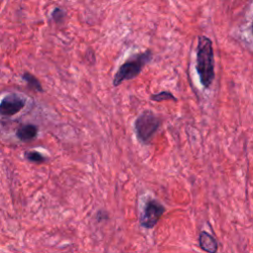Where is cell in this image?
<instances>
[{
	"label": "cell",
	"instance_id": "5b68a950",
	"mask_svg": "<svg viewBox=\"0 0 253 253\" xmlns=\"http://www.w3.org/2000/svg\"><path fill=\"white\" fill-rule=\"evenodd\" d=\"M26 105L24 98L17 94H9L4 97L0 103V115L12 117L19 113Z\"/></svg>",
	"mask_w": 253,
	"mask_h": 253
},
{
	"label": "cell",
	"instance_id": "30bf717a",
	"mask_svg": "<svg viewBox=\"0 0 253 253\" xmlns=\"http://www.w3.org/2000/svg\"><path fill=\"white\" fill-rule=\"evenodd\" d=\"M25 156L28 160L36 163H42L46 160L44 156H42L40 152H37V151H28L25 153Z\"/></svg>",
	"mask_w": 253,
	"mask_h": 253
},
{
	"label": "cell",
	"instance_id": "9c48e42d",
	"mask_svg": "<svg viewBox=\"0 0 253 253\" xmlns=\"http://www.w3.org/2000/svg\"><path fill=\"white\" fill-rule=\"evenodd\" d=\"M150 100L155 102H162V101H177V98L169 91H161L160 93L153 94L150 96Z\"/></svg>",
	"mask_w": 253,
	"mask_h": 253
},
{
	"label": "cell",
	"instance_id": "277c9868",
	"mask_svg": "<svg viewBox=\"0 0 253 253\" xmlns=\"http://www.w3.org/2000/svg\"><path fill=\"white\" fill-rule=\"evenodd\" d=\"M165 212V208L155 200H149L140 217V225L144 228H153L162 214Z\"/></svg>",
	"mask_w": 253,
	"mask_h": 253
},
{
	"label": "cell",
	"instance_id": "8fae6325",
	"mask_svg": "<svg viewBox=\"0 0 253 253\" xmlns=\"http://www.w3.org/2000/svg\"><path fill=\"white\" fill-rule=\"evenodd\" d=\"M64 15H65V13H64V11H63L62 9H60V8H55V9L52 11V13H51V18H52V20H53L55 23H61L62 20H63V18H64Z\"/></svg>",
	"mask_w": 253,
	"mask_h": 253
},
{
	"label": "cell",
	"instance_id": "7a4b0ae2",
	"mask_svg": "<svg viewBox=\"0 0 253 253\" xmlns=\"http://www.w3.org/2000/svg\"><path fill=\"white\" fill-rule=\"evenodd\" d=\"M152 58L151 50L147 49L143 52H138L126 59L118 69L114 76V86L121 85L124 81L135 78L142 70L144 65Z\"/></svg>",
	"mask_w": 253,
	"mask_h": 253
},
{
	"label": "cell",
	"instance_id": "52a82bcc",
	"mask_svg": "<svg viewBox=\"0 0 253 253\" xmlns=\"http://www.w3.org/2000/svg\"><path fill=\"white\" fill-rule=\"evenodd\" d=\"M17 136L22 141L34 139L38 134V127L34 125H26L17 130Z\"/></svg>",
	"mask_w": 253,
	"mask_h": 253
},
{
	"label": "cell",
	"instance_id": "3957f363",
	"mask_svg": "<svg viewBox=\"0 0 253 253\" xmlns=\"http://www.w3.org/2000/svg\"><path fill=\"white\" fill-rule=\"evenodd\" d=\"M160 126L159 119L151 111L142 112L134 123V129L138 140L147 144Z\"/></svg>",
	"mask_w": 253,
	"mask_h": 253
},
{
	"label": "cell",
	"instance_id": "8992f818",
	"mask_svg": "<svg viewBox=\"0 0 253 253\" xmlns=\"http://www.w3.org/2000/svg\"><path fill=\"white\" fill-rule=\"evenodd\" d=\"M200 247L208 253H215L217 250V242L210 233L202 231L199 235Z\"/></svg>",
	"mask_w": 253,
	"mask_h": 253
},
{
	"label": "cell",
	"instance_id": "6da1fadb",
	"mask_svg": "<svg viewBox=\"0 0 253 253\" xmlns=\"http://www.w3.org/2000/svg\"><path fill=\"white\" fill-rule=\"evenodd\" d=\"M196 69L200 82L205 88H209L214 79V55L212 42L206 36L198 39Z\"/></svg>",
	"mask_w": 253,
	"mask_h": 253
},
{
	"label": "cell",
	"instance_id": "ba28073f",
	"mask_svg": "<svg viewBox=\"0 0 253 253\" xmlns=\"http://www.w3.org/2000/svg\"><path fill=\"white\" fill-rule=\"evenodd\" d=\"M22 78L27 82L28 86L30 88H32L33 90L38 91V92H42L43 91L42 87V84L39 81V79L36 76H34L33 74H31L30 72H25L22 75Z\"/></svg>",
	"mask_w": 253,
	"mask_h": 253
}]
</instances>
